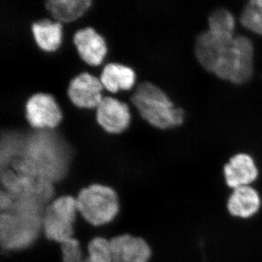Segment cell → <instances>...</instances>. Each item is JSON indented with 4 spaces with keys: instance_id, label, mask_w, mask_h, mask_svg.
I'll return each instance as SVG.
<instances>
[{
    "instance_id": "6da1fadb",
    "label": "cell",
    "mask_w": 262,
    "mask_h": 262,
    "mask_svg": "<svg viewBox=\"0 0 262 262\" xmlns=\"http://www.w3.org/2000/svg\"><path fill=\"white\" fill-rule=\"evenodd\" d=\"M72 151L51 129L5 130L1 134V169L17 177L53 184L64 177Z\"/></svg>"
},
{
    "instance_id": "7a4b0ae2",
    "label": "cell",
    "mask_w": 262,
    "mask_h": 262,
    "mask_svg": "<svg viewBox=\"0 0 262 262\" xmlns=\"http://www.w3.org/2000/svg\"><path fill=\"white\" fill-rule=\"evenodd\" d=\"M194 53L200 64L221 80L243 84L252 77L254 47L249 38L208 29L196 38Z\"/></svg>"
},
{
    "instance_id": "3957f363",
    "label": "cell",
    "mask_w": 262,
    "mask_h": 262,
    "mask_svg": "<svg viewBox=\"0 0 262 262\" xmlns=\"http://www.w3.org/2000/svg\"><path fill=\"white\" fill-rule=\"evenodd\" d=\"M13 198L9 209L1 214V245L7 251L29 247L42 229L44 203L29 198Z\"/></svg>"
},
{
    "instance_id": "277c9868",
    "label": "cell",
    "mask_w": 262,
    "mask_h": 262,
    "mask_svg": "<svg viewBox=\"0 0 262 262\" xmlns=\"http://www.w3.org/2000/svg\"><path fill=\"white\" fill-rule=\"evenodd\" d=\"M130 100L141 116L157 128H172L184 123V110L174 107L163 90L151 82L138 84Z\"/></svg>"
},
{
    "instance_id": "5b68a950",
    "label": "cell",
    "mask_w": 262,
    "mask_h": 262,
    "mask_svg": "<svg viewBox=\"0 0 262 262\" xmlns=\"http://www.w3.org/2000/svg\"><path fill=\"white\" fill-rule=\"evenodd\" d=\"M76 201L79 213L95 227L113 222L120 211L117 192L113 188L102 184H92L81 189Z\"/></svg>"
},
{
    "instance_id": "8992f818",
    "label": "cell",
    "mask_w": 262,
    "mask_h": 262,
    "mask_svg": "<svg viewBox=\"0 0 262 262\" xmlns=\"http://www.w3.org/2000/svg\"><path fill=\"white\" fill-rule=\"evenodd\" d=\"M77 210L76 198L65 195L48 204L42 216V231L50 241L63 244L73 238Z\"/></svg>"
},
{
    "instance_id": "52a82bcc",
    "label": "cell",
    "mask_w": 262,
    "mask_h": 262,
    "mask_svg": "<svg viewBox=\"0 0 262 262\" xmlns=\"http://www.w3.org/2000/svg\"><path fill=\"white\" fill-rule=\"evenodd\" d=\"M62 114L51 94L38 93L26 103V118L34 129H52L61 121Z\"/></svg>"
},
{
    "instance_id": "ba28073f",
    "label": "cell",
    "mask_w": 262,
    "mask_h": 262,
    "mask_svg": "<svg viewBox=\"0 0 262 262\" xmlns=\"http://www.w3.org/2000/svg\"><path fill=\"white\" fill-rule=\"evenodd\" d=\"M103 84L95 76L83 72L70 81L67 91L71 101L78 107H97L102 100Z\"/></svg>"
},
{
    "instance_id": "9c48e42d",
    "label": "cell",
    "mask_w": 262,
    "mask_h": 262,
    "mask_svg": "<svg viewBox=\"0 0 262 262\" xmlns=\"http://www.w3.org/2000/svg\"><path fill=\"white\" fill-rule=\"evenodd\" d=\"M113 262H149L151 249L145 239L121 234L110 239Z\"/></svg>"
},
{
    "instance_id": "30bf717a",
    "label": "cell",
    "mask_w": 262,
    "mask_h": 262,
    "mask_svg": "<svg viewBox=\"0 0 262 262\" xmlns=\"http://www.w3.org/2000/svg\"><path fill=\"white\" fill-rule=\"evenodd\" d=\"M130 115L126 103L116 98L106 96L97 106L96 120L108 133L118 134L127 128Z\"/></svg>"
},
{
    "instance_id": "8fae6325",
    "label": "cell",
    "mask_w": 262,
    "mask_h": 262,
    "mask_svg": "<svg viewBox=\"0 0 262 262\" xmlns=\"http://www.w3.org/2000/svg\"><path fill=\"white\" fill-rule=\"evenodd\" d=\"M225 182L232 189L251 186L257 179L258 170L254 160L246 153H238L224 166Z\"/></svg>"
},
{
    "instance_id": "7c38bea8",
    "label": "cell",
    "mask_w": 262,
    "mask_h": 262,
    "mask_svg": "<svg viewBox=\"0 0 262 262\" xmlns=\"http://www.w3.org/2000/svg\"><path fill=\"white\" fill-rule=\"evenodd\" d=\"M81 58L91 65H98L102 62L106 53L104 39L91 27L81 29L73 37Z\"/></svg>"
},
{
    "instance_id": "4fadbf2b",
    "label": "cell",
    "mask_w": 262,
    "mask_h": 262,
    "mask_svg": "<svg viewBox=\"0 0 262 262\" xmlns=\"http://www.w3.org/2000/svg\"><path fill=\"white\" fill-rule=\"evenodd\" d=\"M261 206V196L251 186L233 189L227 201L229 213L237 218H251L258 213Z\"/></svg>"
},
{
    "instance_id": "5bb4252c",
    "label": "cell",
    "mask_w": 262,
    "mask_h": 262,
    "mask_svg": "<svg viewBox=\"0 0 262 262\" xmlns=\"http://www.w3.org/2000/svg\"><path fill=\"white\" fill-rule=\"evenodd\" d=\"M135 79V72L132 69L115 63L105 66L100 77L103 87L113 93L117 92L119 89H130L134 85Z\"/></svg>"
},
{
    "instance_id": "9a60e30c",
    "label": "cell",
    "mask_w": 262,
    "mask_h": 262,
    "mask_svg": "<svg viewBox=\"0 0 262 262\" xmlns=\"http://www.w3.org/2000/svg\"><path fill=\"white\" fill-rule=\"evenodd\" d=\"M32 30L38 46L44 51H55L61 42V25L58 21L42 19L32 24Z\"/></svg>"
},
{
    "instance_id": "2e32d148",
    "label": "cell",
    "mask_w": 262,
    "mask_h": 262,
    "mask_svg": "<svg viewBox=\"0 0 262 262\" xmlns=\"http://www.w3.org/2000/svg\"><path fill=\"white\" fill-rule=\"evenodd\" d=\"M91 5V0H48L46 3V8L52 16L62 22L78 18Z\"/></svg>"
},
{
    "instance_id": "e0dca14e",
    "label": "cell",
    "mask_w": 262,
    "mask_h": 262,
    "mask_svg": "<svg viewBox=\"0 0 262 262\" xmlns=\"http://www.w3.org/2000/svg\"><path fill=\"white\" fill-rule=\"evenodd\" d=\"M241 23L251 32L262 35V0L248 2L241 14Z\"/></svg>"
},
{
    "instance_id": "ac0fdd59",
    "label": "cell",
    "mask_w": 262,
    "mask_h": 262,
    "mask_svg": "<svg viewBox=\"0 0 262 262\" xmlns=\"http://www.w3.org/2000/svg\"><path fill=\"white\" fill-rule=\"evenodd\" d=\"M235 20L229 10H215L208 18V29L212 32L234 34Z\"/></svg>"
},
{
    "instance_id": "d6986e66",
    "label": "cell",
    "mask_w": 262,
    "mask_h": 262,
    "mask_svg": "<svg viewBox=\"0 0 262 262\" xmlns=\"http://www.w3.org/2000/svg\"><path fill=\"white\" fill-rule=\"evenodd\" d=\"M89 256L84 262H113L110 241L101 237H94L88 246Z\"/></svg>"
},
{
    "instance_id": "ffe728a7",
    "label": "cell",
    "mask_w": 262,
    "mask_h": 262,
    "mask_svg": "<svg viewBox=\"0 0 262 262\" xmlns=\"http://www.w3.org/2000/svg\"><path fill=\"white\" fill-rule=\"evenodd\" d=\"M61 245L62 262H84L80 244L77 239L72 238Z\"/></svg>"
}]
</instances>
